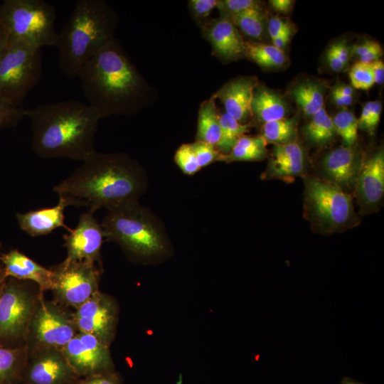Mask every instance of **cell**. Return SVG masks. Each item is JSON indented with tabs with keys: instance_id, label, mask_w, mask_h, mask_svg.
<instances>
[{
	"instance_id": "34",
	"label": "cell",
	"mask_w": 384,
	"mask_h": 384,
	"mask_svg": "<svg viewBox=\"0 0 384 384\" xmlns=\"http://www.w3.org/2000/svg\"><path fill=\"white\" fill-rule=\"evenodd\" d=\"M174 161L181 171L192 176L201 170L191 144H183L176 150Z\"/></svg>"
},
{
	"instance_id": "18",
	"label": "cell",
	"mask_w": 384,
	"mask_h": 384,
	"mask_svg": "<svg viewBox=\"0 0 384 384\" xmlns=\"http://www.w3.org/2000/svg\"><path fill=\"white\" fill-rule=\"evenodd\" d=\"M357 200L363 210L375 208L384 193V154H374L363 165L355 186Z\"/></svg>"
},
{
	"instance_id": "30",
	"label": "cell",
	"mask_w": 384,
	"mask_h": 384,
	"mask_svg": "<svg viewBox=\"0 0 384 384\" xmlns=\"http://www.w3.org/2000/svg\"><path fill=\"white\" fill-rule=\"evenodd\" d=\"M220 138L215 148L225 155L230 152L238 139L252 127L250 122L242 124L225 112L220 116Z\"/></svg>"
},
{
	"instance_id": "6",
	"label": "cell",
	"mask_w": 384,
	"mask_h": 384,
	"mask_svg": "<svg viewBox=\"0 0 384 384\" xmlns=\"http://www.w3.org/2000/svg\"><path fill=\"white\" fill-rule=\"evenodd\" d=\"M54 6L43 0H5L0 23L9 41H21L37 48L56 46Z\"/></svg>"
},
{
	"instance_id": "49",
	"label": "cell",
	"mask_w": 384,
	"mask_h": 384,
	"mask_svg": "<svg viewBox=\"0 0 384 384\" xmlns=\"http://www.w3.org/2000/svg\"><path fill=\"white\" fill-rule=\"evenodd\" d=\"M294 1L291 0H271L270 5L278 12L287 13L292 7Z\"/></svg>"
},
{
	"instance_id": "20",
	"label": "cell",
	"mask_w": 384,
	"mask_h": 384,
	"mask_svg": "<svg viewBox=\"0 0 384 384\" xmlns=\"http://www.w3.org/2000/svg\"><path fill=\"white\" fill-rule=\"evenodd\" d=\"M0 261L6 278L32 281L41 290L53 289V272L38 264L18 250H11L0 255Z\"/></svg>"
},
{
	"instance_id": "40",
	"label": "cell",
	"mask_w": 384,
	"mask_h": 384,
	"mask_svg": "<svg viewBox=\"0 0 384 384\" xmlns=\"http://www.w3.org/2000/svg\"><path fill=\"white\" fill-rule=\"evenodd\" d=\"M290 27L291 26L281 18L272 17L268 22V32L272 41Z\"/></svg>"
},
{
	"instance_id": "16",
	"label": "cell",
	"mask_w": 384,
	"mask_h": 384,
	"mask_svg": "<svg viewBox=\"0 0 384 384\" xmlns=\"http://www.w3.org/2000/svg\"><path fill=\"white\" fill-rule=\"evenodd\" d=\"M258 85L257 78L243 76L224 84L213 95L223 103L225 113L242 124L248 123L252 117L251 102L254 88Z\"/></svg>"
},
{
	"instance_id": "10",
	"label": "cell",
	"mask_w": 384,
	"mask_h": 384,
	"mask_svg": "<svg viewBox=\"0 0 384 384\" xmlns=\"http://www.w3.org/2000/svg\"><path fill=\"white\" fill-rule=\"evenodd\" d=\"M53 291L63 303L76 309L98 290L100 270L85 261H67L51 268Z\"/></svg>"
},
{
	"instance_id": "22",
	"label": "cell",
	"mask_w": 384,
	"mask_h": 384,
	"mask_svg": "<svg viewBox=\"0 0 384 384\" xmlns=\"http://www.w3.org/2000/svg\"><path fill=\"white\" fill-rule=\"evenodd\" d=\"M29 371L34 384H58L68 375L70 364L60 350L45 348Z\"/></svg>"
},
{
	"instance_id": "15",
	"label": "cell",
	"mask_w": 384,
	"mask_h": 384,
	"mask_svg": "<svg viewBox=\"0 0 384 384\" xmlns=\"http://www.w3.org/2000/svg\"><path fill=\"white\" fill-rule=\"evenodd\" d=\"M364 159L353 146H341L328 153L322 161V169L327 181L344 191L355 187Z\"/></svg>"
},
{
	"instance_id": "24",
	"label": "cell",
	"mask_w": 384,
	"mask_h": 384,
	"mask_svg": "<svg viewBox=\"0 0 384 384\" xmlns=\"http://www.w3.org/2000/svg\"><path fill=\"white\" fill-rule=\"evenodd\" d=\"M212 96L203 101L198 110L196 141L209 144L215 147L220 138V114Z\"/></svg>"
},
{
	"instance_id": "11",
	"label": "cell",
	"mask_w": 384,
	"mask_h": 384,
	"mask_svg": "<svg viewBox=\"0 0 384 384\" xmlns=\"http://www.w3.org/2000/svg\"><path fill=\"white\" fill-rule=\"evenodd\" d=\"M78 331L90 334L110 347L118 321L116 301L100 291L79 306L73 316Z\"/></svg>"
},
{
	"instance_id": "25",
	"label": "cell",
	"mask_w": 384,
	"mask_h": 384,
	"mask_svg": "<svg viewBox=\"0 0 384 384\" xmlns=\"http://www.w3.org/2000/svg\"><path fill=\"white\" fill-rule=\"evenodd\" d=\"M267 142L260 135H242L238 139L230 152L224 155L223 161L231 163L262 160L267 155Z\"/></svg>"
},
{
	"instance_id": "53",
	"label": "cell",
	"mask_w": 384,
	"mask_h": 384,
	"mask_svg": "<svg viewBox=\"0 0 384 384\" xmlns=\"http://www.w3.org/2000/svg\"><path fill=\"white\" fill-rule=\"evenodd\" d=\"M8 44V38L6 34L0 23V58L2 56Z\"/></svg>"
},
{
	"instance_id": "39",
	"label": "cell",
	"mask_w": 384,
	"mask_h": 384,
	"mask_svg": "<svg viewBox=\"0 0 384 384\" xmlns=\"http://www.w3.org/2000/svg\"><path fill=\"white\" fill-rule=\"evenodd\" d=\"M26 117V110L0 100V129L11 128Z\"/></svg>"
},
{
	"instance_id": "12",
	"label": "cell",
	"mask_w": 384,
	"mask_h": 384,
	"mask_svg": "<svg viewBox=\"0 0 384 384\" xmlns=\"http://www.w3.org/2000/svg\"><path fill=\"white\" fill-rule=\"evenodd\" d=\"M31 324L36 340L47 348L61 350L77 334L73 319L42 298L36 307Z\"/></svg>"
},
{
	"instance_id": "1",
	"label": "cell",
	"mask_w": 384,
	"mask_h": 384,
	"mask_svg": "<svg viewBox=\"0 0 384 384\" xmlns=\"http://www.w3.org/2000/svg\"><path fill=\"white\" fill-rule=\"evenodd\" d=\"M53 191L68 206L87 207L95 212L139 201L146 191V170L125 153L95 151Z\"/></svg>"
},
{
	"instance_id": "37",
	"label": "cell",
	"mask_w": 384,
	"mask_h": 384,
	"mask_svg": "<svg viewBox=\"0 0 384 384\" xmlns=\"http://www.w3.org/2000/svg\"><path fill=\"white\" fill-rule=\"evenodd\" d=\"M216 7L219 10L220 16L225 18L249 9H262L260 2L255 0L218 1Z\"/></svg>"
},
{
	"instance_id": "9",
	"label": "cell",
	"mask_w": 384,
	"mask_h": 384,
	"mask_svg": "<svg viewBox=\"0 0 384 384\" xmlns=\"http://www.w3.org/2000/svg\"><path fill=\"white\" fill-rule=\"evenodd\" d=\"M12 277L4 280L0 289V345L14 348L29 331L36 309L30 292Z\"/></svg>"
},
{
	"instance_id": "7",
	"label": "cell",
	"mask_w": 384,
	"mask_h": 384,
	"mask_svg": "<svg viewBox=\"0 0 384 384\" xmlns=\"http://www.w3.org/2000/svg\"><path fill=\"white\" fill-rule=\"evenodd\" d=\"M41 48L9 41L0 58V100L19 107L38 83L43 68Z\"/></svg>"
},
{
	"instance_id": "44",
	"label": "cell",
	"mask_w": 384,
	"mask_h": 384,
	"mask_svg": "<svg viewBox=\"0 0 384 384\" xmlns=\"http://www.w3.org/2000/svg\"><path fill=\"white\" fill-rule=\"evenodd\" d=\"M332 46L341 61L346 66L349 60V49L346 42L341 41Z\"/></svg>"
},
{
	"instance_id": "19",
	"label": "cell",
	"mask_w": 384,
	"mask_h": 384,
	"mask_svg": "<svg viewBox=\"0 0 384 384\" xmlns=\"http://www.w3.org/2000/svg\"><path fill=\"white\" fill-rule=\"evenodd\" d=\"M305 155L302 147L296 142L274 144L262 179H280L292 181L303 174Z\"/></svg>"
},
{
	"instance_id": "35",
	"label": "cell",
	"mask_w": 384,
	"mask_h": 384,
	"mask_svg": "<svg viewBox=\"0 0 384 384\" xmlns=\"http://www.w3.org/2000/svg\"><path fill=\"white\" fill-rule=\"evenodd\" d=\"M349 76L352 85L356 89L368 90L375 84L370 64L357 62L351 68Z\"/></svg>"
},
{
	"instance_id": "13",
	"label": "cell",
	"mask_w": 384,
	"mask_h": 384,
	"mask_svg": "<svg viewBox=\"0 0 384 384\" xmlns=\"http://www.w3.org/2000/svg\"><path fill=\"white\" fill-rule=\"evenodd\" d=\"M94 213L91 210L82 213L76 228L63 235L67 249L65 260L89 262L101 268L100 250L105 235Z\"/></svg>"
},
{
	"instance_id": "26",
	"label": "cell",
	"mask_w": 384,
	"mask_h": 384,
	"mask_svg": "<svg viewBox=\"0 0 384 384\" xmlns=\"http://www.w3.org/2000/svg\"><path fill=\"white\" fill-rule=\"evenodd\" d=\"M304 132L308 142L318 146L330 142L336 134L332 118L324 107L311 117L310 122L304 127Z\"/></svg>"
},
{
	"instance_id": "32",
	"label": "cell",
	"mask_w": 384,
	"mask_h": 384,
	"mask_svg": "<svg viewBox=\"0 0 384 384\" xmlns=\"http://www.w3.org/2000/svg\"><path fill=\"white\" fill-rule=\"evenodd\" d=\"M336 134L343 139L346 146H353L358 137V119L350 111L343 110L332 118Z\"/></svg>"
},
{
	"instance_id": "48",
	"label": "cell",
	"mask_w": 384,
	"mask_h": 384,
	"mask_svg": "<svg viewBox=\"0 0 384 384\" xmlns=\"http://www.w3.org/2000/svg\"><path fill=\"white\" fill-rule=\"evenodd\" d=\"M378 45V43L376 42L368 41L362 44L355 46L353 48V52L356 55L359 56L360 58L373 49Z\"/></svg>"
},
{
	"instance_id": "51",
	"label": "cell",
	"mask_w": 384,
	"mask_h": 384,
	"mask_svg": "<svg viewBox=\"0 0 384 384\" xmlns=\"http://www.w3.org/2000/svg\"><path fill=\"white\" fill-rule=\"evenodd\" d=\"M333 100L338 107L348 106L353 102V97L343 96L333 90Z\"/></svg>"
},
{
	"instance_id": "29",
	"label": "cell",
	"mask_w": 384,
	"mask_h": 384,
	"mask_svg": "<svg viewBox=\"0 0 384 384\" xmlns=\"http://www.w3.org/2000/svg\"><path fill=\"white\" fill-rule=\"evenodd\" d=\"M297 134V118H283L265 122L261 129V135L267 143L274 144L294 142Z\"/></svg>"
},
{
	"instance_id": "8",
	"label": "cell",
	"mask_w": 384,
	"mask_h": 384,
	"mask_svg": "<svg viewBox=\"0 0 384 384\" xmlns=\"http://www.w3.org/2000/svg\"><path fill=\"white\" fill-rule=\"evenodd\" d=\"M304 214L323 233L346 228L355 217L349 193L332 182L315 177L305 180Z\"/></svg>"
},
{
	"instance_id": "23",
	"label": "cell",
	"mask_w": 384,
	"mask_h": 384,
	"mask_svg": "<svg viewBox=\"0 0 384 384\" xmlns=\"http://www.w3.org/2000/svg\"><path fill=\"white\" fill-rule=\"evenodd\" d=\"M251 111L252 116L264 124L285 118L288 108L282 95L257 85L252 93Z\"/></svg>"
},
{
	"instance_id": "56",
	"label": "cell",
	"mask_w": 384,
	"mask_h": 384,
	"mask_svg": "<svg viewBox=\"0 0 384 384\" xmlns=\"http://www.w3.org/2000/svg\"><path fill=\"white\" fill-rule=\"evenodd\" d=\"M1 243L0 242V248H1ZM1 274H4V272H3V267H2V265H1V261H0V275H1Z\"/></svg>"
},
{
	"instance_id": "47",
	"label": "cell",
	"mask_w": 384,
	"mask_h": 384,
	"mask_svg": "<svg viewBox=\"0 0 384 384\" xmlns=\"http://www.w3.org/2000/svg\"><path fill=\"white\" fill-rule=\"evenodd\" d=\"M292 28H289L277 38L272 40L273 46L278 49L282 50L289 43L292 36Z\"/></svg>"
},
{
	"instance_id": "52",
	"label": "cell",
	"mask_w": 384,
	"mask_h": 384,
	"mask_svg": "<svg viewBox=\"0 0 384 384\" xmlns=\"http://www.w3.org/2000/svg\"><path fill=\"white\" fill-rule=\"evenodd\" d=\"M334 90L343 96L353 97V90L351 86L341 85L336 87Z\"/></svg>"
},
{
	"instance_id": "38",
	"label": "cell",
	"mask_w": 384,
	"mask_h": 384,
	"mask_svg": "<svg viewBox=\"0 0 384 384\" xmlns=\"http://www.w3.org/2000/svg\"><path fill=\"white\" fill-rule=\"evenodd\" d=\"M217 0H191L188 9L193 19L202 28L210 21L211 11L216 7Z\"/></svg>"
},
{
	"instance_id": "2",
	"label": "cell",
	"mask_w": 384,
	"mask_h": 384,
	"mask_svg": "<svg viewBox=\"0 0 384 384\" xmlns=\"http://www.w3.org/2000/svg\"><path fill=\"white\" fill-rule=\"evenodd\" d=\"M78 77L100 119L136 115L153 99L151 86L115 38L83 65Z\"/></svg>"
},
{
	"instance_id": "28",
	"label": "cell",
	"mask_w": 384,
	"mask_h": 384,
	"mask_svg": "<svg viewBox=\"0 0 384 384\" xmlns=\"http://www.w3.org/2000/svg\"><path fill=\"white\" fill-rule=\"evenodd\" d=\"M292 95L306 116L312 117L324 108V93L321 87L316 83H300L294 87Z\"/></svg>"
},
{
	"instance_id": "50",
	"label": "cell",
	"mask_w": 384,
	"mask_h": 384,
	"mask_svg": "<svg viewBox=\"0 0 384 384\" xmlns=\"http://www.w3.org/2000/svg\"><path fill=\"white\" fill-rule=\"evenodd\" d=\"M81 384H118L117 380L112 375H103L89 379Z\"/></svg>"
},
{
	"instance_id": "41",
	"label": "cell",
	"mask_w": 384,
	"mask_h": 384,
	"mask_svg": "<svg viewBox=\"0 0 384 384\" xmlns=\"http://www.w3.org/2000/svg\"><path fill=\"white\" fill-rule=\"evenodd\" d=\"M326 60L330 68L334 72H341L346 67L339 59L332 45L326 52Z\"/></svg>"
},
{
	"instance_id": "17",
	"label": "cell",
	"mask_w": 384,
	"mask_h": 384,
	"mask_svg": "<svg viewBox=\"0 0 384 384\" xmlns=\"http://www.w3.org/2000/svg\"><path fill=\"white\" fill-rule=\"evenodd\" d=\"M201 28L203 37L220 60L230 61L245 56V41L228 18L220 16L210 20Z\"/></svg>"
},
{
	"instance_id": "36",
	"label": "cell",
	"mask_w": 384,
	"mask_h": 384,
	"mask_svg": "<svg viewBox=\"0 0 384 384\" xmlns=\"http://www.w3.org/2000/svg\"><path fill=\"white\" fill-rule=\"evenodd\" d=\"M191 144L201 169L214 162L223 161L225 154L218 151L215 146L199 141Z\"/></svg>"
},
{
	"instance_id": "27",
	"label": "cell",
	"mask_w": 384,
	"mask_h": 384,
	"mask_svg": "<svg viewBox=\"0 0 384 384\" xmlns=\"http://www.w3.org/2000/svg\"><path fill=\"white\" fill-rule=\"evenodd\" d=\"M245 56L267 68L282 66L287 60L282 50L273 45L256 42H245Z\"/></svg>"
},
{
	"instance_id": "14",
	"label": "cell",
	"mask_w": 384,
	"mask_h": 384,
	"mask_svg": "<svg viewBox=\"0 0 384 384\" xmlns=\"http://www.w3.org/2000/svg\"><path fill=\"white\" fill-rule=\"evenodd\" d=\"M60 351L70 366L78 372L102 370L112 365L109 346L90 334L78 331Z\"/></svg>"
},
{
	"instance_id": "31",
	"label": "cell",
	"mask_w": 384,
	"mask_h": 384,
	"mask_svg": "<svg viewBox=\"0 0 384 384\" xmlns=\"http://www.w3.org/2000/svg\"><path fill=\"white\" fill-rule=\"evenodd\" d=\"M227 18L246 36L256 40L262 38L265 18L262 9H249Z\"/></svg>"
},
{
	"instance_id": "46",
	"label": "cell",
	"mask_w": 384,
	"mask_h": 384,
	"mask_svg": "<svg viewBox=\"0 0 384 384\" xmlns=\"http://www.w3.org/2000/svg\"><path fill=\"white\" fill-rule=\"evenodd\" d=\"M381 55L382 49L380 46L378 44L376 47L370 50L368 53L361 56L359 58V61L363 63L370 64L373 62L379 60Z\"/></svg>"
},
{
	"instance_id": "55",
	"label": "cell",
	"mask_w": 384,
	"mask_h": 384,
	"mask_svg": "<svg viewBox=\"0 0 384 384\" xmlns=\"http://www.w3.org/2000/svg\"><path fill=\"white\" fill-rule=\"evenodd\" d=\"M6 277H4V274L0 275V289Z\"/></svg>"
},
{
	"instance_id": "43",
	"label": "cell",
	"mask_w": 384,
	"mask_h": 384,
	"mask_svg": "<svg viewBox=\"0 0 384 384\" xmlns=\"http://www.w3.org/2000/svg\"><path fill=\"white\" fill-rule=\"evenodd\" d=\"M373 106V101L366 102L362 109L361 114L360 118L358 119V128L361 129L368 130L370 117L371 113Z\"/></svg>"
},
{
	"instance_id": "3",
	"label": "cell",
	"mask_w": 384,
	"mask_h": 384,
	"mask_svg": "<svg viewBox=\"0 0 384 384\" xmlns=\"http://www.w3.org/2000/svg\"><path fill=\"white\" fill-rule=\"evenodd\" d=\"M31 121V146L43 159L84 161L95 151V137L100 119L87 103L63 100L26 110Z\"/></svg>"
},
{
	"instance_id": "42",
	"label": "cell",
	"mask_w": 384,
	"mask_h": 384,
	"mask_svg": "<svg viewBox=\"0 0 384 384\" xmlns=\"http://www.w3.org/2000/svg\"><path fill=\"white\" fill-rule=\"evenodd\" d=\"M381 110V102L380 101H373V106L368 130V132L370 134L373 133L376 126L379 122Z\"/></svg>"
},
{
	"instance_id": "45",
	"label": "cell",
	"mask_w": 384,
	"mask_h": 384,
	"mask_svg": "<svg viewBox=\"0 0 384 384\" xmlns=\"http://www.w3.org/2000/svg\"><path fill=\"white\" fill-rule=\"evenodd\" d=\"M375 83L382 85L384 81V64L379 59L370 63Z\"/></svg>"
},
{
	"instance_id": "54",
	"label": "cell",
	"mask_w": 384,
	"mask_h": 384,
	"mask_svg": "<svg viewBox=\"0 0 384 384\" xmlns=\"http://www.w3.org/2000/svg\"><path fill=\"white\" fill-rule=\"evenodd\" d=\"M341 384H366L360 381H358L353 378L349 377H343L341 379Z\"/></svg>"
},
{
	"instance_id": "5",
	"label": "cell",
	"mask_w": 384,
	"mask_h": 384,
	"mask_svg": "<svg viewBox=\"0 0 384 384\" xmlns=\"http://www.w3.org/2000/svg\"><path fill=\"white\" fill-rule=\"evenodd\" d=\"M101 226L107 240L118 244L134 260L151 263L171 253V245L163 222L139 201L107 210Z\"/></svg>"
},
{
	"instance_id": "21",
	"label": "cell",
	"mask_w": 384,
	"mask_h": 384,
	"mask_svg": "<svg viewBox=\"0 0 384 384\" xmlns=\"http://www.w3.org/2000/svg\"><path fill=\"white\" fill-rule=\"evenodd\" d=\"M58 199V204L53 207L17 213L19 227L33 237L48 235L58 228L70 232L72 229L64 223V210L68 206L63 199Z\"/></svg>"
},
{
	"instance_id": "33",
	"label": "cell",
	"mask_w": 384,
	"mask_h": 384,
	"mask_svg": "<svg viewBox=\"0 0 384 384\" xmlns=\"http://www.w3.org/2000/svg\"><path fill=\"white\" fill-rule=\"evenodd\" d=\"M25 353V348L0 345V384L9 380L15 373Z\"/></svg>"
},
{
	"instance_id": "4",
	"label": "cell",
	"mask_w": 384,
	"mask_h": 384,
	"mask_svg": "<svg viewBox=\"0 0 384 384\" xmlns=\"http://www.w3.org/2000/svg\"><path fill=\"white\" fill-rule=\"evenodd\" d=\"M119 17L103 0H78L58 33L59 65L70 78L78 77L91 58L114 38Z\"/></svg>"
}]
</instances>
